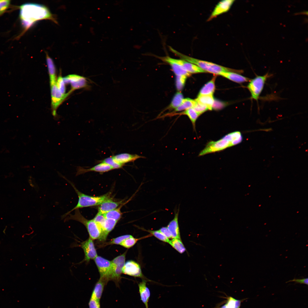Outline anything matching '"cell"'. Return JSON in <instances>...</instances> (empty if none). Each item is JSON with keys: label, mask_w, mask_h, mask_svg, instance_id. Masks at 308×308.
Instances as JSON below:
<instances>
[{"label": "cell", "mask_w": 308, "mask_h": 308, "mask_svg": "<svg viewBox=\"0 0 308 308\" xmlns=\"http://www.w3.org/2000/svg\"><path fill=\"white\" fill-rule=\"evenodd\" d=\"M19 17L21 24L25 30L37 21L43 19L57 22L48 8L44 5L33 3H27L20 7Z\"/></svg>", "instance_id": "1"}, {"label": "cell", "mask_w": 308, "mask_h": 308, "mask_svg": "<svg viewBox=\"0 0 308 308\" xmlns=\"http://www.w3.org/2000/svg\"><path fill=\"white\" fill-rule=\"evenodd\" d=\"M170 50L181 59L194 64L205 71L216 75H219L223 72H240L242 70H237L228 68L212 62L200 60L185 55L177 51L171 46Z\"/></svg>", "instance_id": "2"}, {"label": "cell", "mask_w": 308, "mask_h": 308, "mask_svg": "<svg viewBox=\"0 0 308 308\" xmlns=\"http://www.w3.org/2000/svg\"><path fill=\"white\" fill-rule=\"evenodd\" d=\"M61 176L66 180L74 188L78 195V199L77 204L71 210L63 215L61 217L63 219L66 215L74 210L84 207L100 205L103 202L110 198L109 194H106L99 196H92L84 194L79 191L74 185L66 177L61 175Z\"/></svg>", "instance_id": "3"}, {"label": "cell", "mask_w": 308, "mask_h": 308, "mask_svg": "<svg viewBox=\"0 0 308 308\" xmlns=\"http://www.w3.org/2000/svg\"><path fill=\"white\" fill-rule=\"evenodd\" d=\"M64 222L72 220L79 222L86 227L90 237L92 240L99 239L101 231L100 228L95 221L92 220H88L81 214L79 209L75 210L74 214L69 213L64 219Z\"/></svg>", "instance_id": "4"}, {"label": "cell", "mask_w": 308, "mask_h": 308, "mask_svg": "<svg viewBox=\"0 0 308 308\" xmlns=\"http://www.w3.org/2000/svg\"><path fill=\"white\" fill-rule=\"evenodd\" d=\"M271 76V75L267 73L262 76L256 75L250 80L247 88L250 93L252 99L258 102L267 79Z\"/></svg>", "instance_id": "5"}, {"label": "cell", "mask_w": 308, "mask_h": 308, "mask_svg": "<svg viewBox=\"0 0 308 308\" xmlns=\"http://www.w3.org/2000/svg\"><path fill=\"white\" fill-rule=\"evenodd\" d=\"M51 97L52 114L55 119H58L56 112L58 107L69 95V93L62 94L58 89L56 80L50 82Z\"/></svg>", "instance_id": "6"}, {"label": "cell", "mask_w": 308, "mask_h": 308, "mask_svg": "<svg viewBox=\"0 0 308 308\" xmlns=\"http://www.w3.org/2000/svg\"><path fill=\"white\" fill-rule=\"evenodd\" d=\"M127 251L118 256L111 261L112 269L110 280L114 281L116 284H118L121 279V275L125 263Z\"/></svg>", "instance_id": "7"}, {"label": "cell", "mask_w": 308, "mask_h": 308, "mask_svg": "<svg viewBox=\"0 0 308 308\" xmlns=\"http://www.w3.org/2000/svg\"><path fill=\"white\" fill-rule=\"evenodd\" d=\"M232 146L230 142L224 137L216 141L209 142L205 147L200 153L199 156L222 151Z\"/></svg>", "instance_id": "8"}, {"label": "cell", "mask_w": 308, "mask_h": 308, "mask_svg": "<svg viewBox=\"0 0 308 308\" xmlns=\"http://www.w3.org/2000/svg\"><path fill=\"white\" fill-rule=\"evenodd\" d=\"M64 81L66 84L71 85V91L75 90L85 88L89 89L91 87L89 84L88 80L83 76L76 74H71L63 78Z\"/></svg>", "instance_id": "9"}, {"label": "cell", "mask_w": 308, "mask_h": 308, "mask_svg": "<svg viewBox=\"0 0 308 308\" xmlns=\"http://www.w3.org/2000/svg\"><path fill=\"white\" fill-rule=\"evenodd\" d=\"M94 260L98 268L100 277L105 279L108 281L110 280L112 269L111 261L98 256Z\"/></svg>", "instance_id": "10"}, {"label": "cell", "mask_w": 308, "mask_h": 308, "mask_svg": "<svg viewBox=\"0 0 308 308\" xmlns=\"http://www.w3.org/2000/svg\"><path fill=\"white\" fill-rule=\"evenodd\" d=\"M79 246L83 249L84 254V259L82 262L85 261L88 263L98 256L93 240L90 237L81 243Z\"/></svg>", "instance_id": "11"}, {"label": "cell", "mask_w": 308, "mask_h": 308, "mask_svg": "<svg viewBox=\"0 0 308 308\" xmlns=\"http://www.w3.org/2000/svg\"><path fill=\"white\" fill-rule=\"evenodd\" d=\"M122 273L145 279L139 265L133 260H128L125 262L123 268Z\"/></svg>", "instance_id": "12"}, {"label": "cell", "mask_w": 308, "mask_h": 308, "mask_svg": "<svg viewBox=\"0 0 308 308\" xmlns=\"http://www.w3.org/2000/svg\"><path fill=\"white\" fill-rule=\"evenodd\" d=\"M235 1L234 0H225L219 2L215 6L207 21H210L218 16L228 12Z\"/></svg>", "instance_id": "13"}, {"label": "cell", "mask_w": 308, "mask_h": 308, "mask_svg": "<svg viewBox=\"0 0 308 308\" xmlns=\"http://www.w3.org/2000/svg\"><path fill=\"white\" fill-rule=\"evenodd\" d=\"M157 57L162 61L169 64L176 76H185L188 77L191 75V74L187 72L181 65L175 61L174 58L167 56H157Z\"/></svg>", "instance_id": "14"}, {"label": "cell", "mask_w": 308, "mask_h": 308, "mask_svg": "<svg viewBox=\"0 0 308 308\" xmlns=\"http://www.w3.org/2000/svg\"><path fill=\"white\" fill-rule=\"evenodd\" d=\"M113 169L108 164L101 162L92 167L89 168H85L80 166H78L76 168V176L85 173H86L94 171L100 173L108 172Z\"/></svg>", "instance_id": "15"}, {"label": "cell", "mask_w": 308, "mask_h": 308, "mask_svg": "<svg viewBox=\"0 0 308 308\" xmlns=\"http://www.w3.org/2000/svg\"><path fill=\"white\" fill-rule=\"evenodd\" d=\"M179 211L178 209L177 211L175 212L173 219L169 222L167 227L172 238L181 240L178 220Z\"/></svg>", "instance_id": "16"}, {"label": "cell", "mask_w": 308, "mask_h": 308, "mask_svg": "<svg viewBox=\"0 0 308 308\" xmlns=\"http://www.w3.org/2000/svg\"><path fill=\"white\" fill-rule=\"evenodd\" d=\"M147 281L143 279L142 281L138 283L139 292L140 299L144 304L146 308H149L148 302L150 297V291L146 285Z\"/></svg>", "instance_id": "17"}, {"label": "cell", "mask_w": 308, "mask_h": 308, "mask_svg": "<svg viewBox=\"0 0 308 308\" xmlns=\"http://www.w3.org/2000/svg\"><path fill=\"white\" fill-rule=\"evenodd\" d=\"M112 157L116 162L123 165L129 162H133L138 159L145 158L143 156L137 154H132L127 153L119 154Z\"/></svg>", "instance_id": "18"}, {"label": "cell", "mask_w": 308, "mask_h": 308, "mask_svg": "<svg viewBox=\"0 0 308 308\" xmlns=\"http://www.w3.org/2000/svg\"><path fill=\"white\" fill-rule=\"evenodd\" d=\"M122 202H116L110 198L108 199L99 205L98 207V212L104 214L117 208L122 203Z\"/></svg>", "instance_id": "19"}, {"label": "cell", "mask_w": 308, "mask_h": 308, "mask_svg": "<svg viewBox=\"0 0 308 308\" xmlns=\"http://www.w3.org/2000/svg\"><path fill=\"white\" fill-rule=\"evenodd\" d=\"M175 61L181 65L188 73H193L206 72L196 65L182 59L174 58Z\"/></svg>", "instance_id": "20"}, {"label": "cell", "mask_w": 308, "mask_h": 308, "mask_svg": "<svg viewBox=\"0 0 308 308\" xmlns=\"http://www.w3.org/2000/svg\"><path fill=\"white\" fill-rule=\"evenodd\" d=\"M117 222L114 220L106 219L98 240L101 241H105L108 234L114 228Z\"/></svg>", "instance_id": "21"}, {"label": "cell", "mask_w": 308, "mask_h": 308, "mask_svg": "<svg viewBox=\"0 0 308 308\" xmlns=\"http://www.w3.org/2000/svg\"><path fill=\"white\" fill-rule=\"evenodd\" d=\"M108 282L105 279L100 277L94 286L91 296L100 301L105 286Z\"/></svg>", "instance_id": "22"}, {"label": "cell", "mask_w": 308, "mask_h": 308, "mask_svg": "<svg viewBox=\"0 0 308 308\" xmlns=\"http://www.w3.org/2000/svg\"><path fill=\"white\" fill-rule=\"evenodd\" d=\"M219 75L238 83L249 81L250 80L249 78L233 72H223L220 73Z\"/></svg>", "instance_id": "23"}, {"label": "cell", "mask_w": 308, "mask_h": 308, "mask_svg": "<svg viewBox=\"0 0 308 308\" xmlns=\"http://www.w3.org/2000/svg\"><path fill=\"white\" fill-rule=\"evenodd\" d=\"M216 77V76H214L204 85L200 91L198 96L213 95L215 90V82Z\"/></svg>", "instance_id": "24"}, {"label": "cell", "mask_w": 308, "mask_h": 308, "mask_svg": "<svg viewBox=\"0 0 308 308\" xmlns=\"http://www.w3.org/2000/svg\"><path fill=\"white\" fill-rule=\"evenodd\" d=\"M195 100L196 102L206 106L209 110H212L214 102L213 95L198 96Z\"/></svg>", "instance_id": "25"}, {"label": "cell", "mask_w": 308, "mask_h": 308, "mask_svg": "<svg viewBox=\"0 0 308 308\" xmlns=\"http://www.w3.org/2000/svg\"><path fill=\"white\" fill-rule=\"evenodd\" d=\"M224 137L230 142L232 146L240 143L243 139L242 134L239 131L230 133Z\"/></svg>", "instance_id": "26"}, {"label": "cell", "mask_w": 308, "mask_h": 308, "mask_svg": "<svg viewBox=\"0 0 308 308\" xmlns=\"http://www.w3.org/2000/svg\"><path fill=\"white\" fill-rule=\"evenodd\" d=\"M46 59L48 72L51 81L56 80V70L55 66L52 59L46 52Z\"/></svg>", "instance_id": "27"}, {"label": "cell", "mask_w": 308, "mask_h": 308, "mask_svg": "<svg viewBox=\"0 0 308 308\" xmlns=\"http://www.w3.org/2000/svg\"><path fill=\"white\" fill-rule=\"evenodd\" d=\"M184 98L183 94L180 92L178 91L174 95L171 103L166 110L175 109L181 105Z\"/></svg>", "instance_id": "28"}, {"label": "cell", "mask_w": 308, "mask_h": 308, "mask_svg": "<svg viewBox=\"0 0 308 308\" xmlns=\"http://www.w3.org/2000/svg\"><path fill=\"white\" fill-rule=\"evenodd\" d=\"M176 114L179 115H184L187 116L189 117L192 123L194 130H195L196 122L200 115L193 108H192L188 109L184 111L183 112Z\"/></svg>", "instance_id": "29"}, {"label": "cell", "mask_w": 308, "mask_h": 308, "mask_svg": "<svg viewBox=\"0 0 308 308\" xmlns=\"http://www.w3.org/2000/svg\"><path fill=\"white\" fill-rule=\"evenodd\" d=\"M196 102L195 100L189 98H184L181 105L174 110L175 112L185 111L193 108Z\"/></svg>", "instance_id": "30"}, {"label": "cell", "mask_w": 308, "mask_h": 308, "mask_svg": "<svg viewBox=\"0 0 308 308\" xmlns=\"http://www.w3.org/2000/svg\"><path fill=\"white\" fill-rule=\"evenodd\" d=\"M123 205V204L121 205L119 207L104 214L106 218L112 219L118 221L121 216L122 213L120 209Z\"/></svg>", "instance_id": "31"}, {"label": "cell", "mask_w": 308, "mask_h": 308, "mask_svg": "<svg viewBox=\"0 0 308 308\" xmlns=\"http://www.w3.org/2000/svg\"><path fill=\"white\" fill-rule=\"evenodd\" d=\"M169 243L180 253H183L186 251V248L181 240L177 238H173L172 240L169 241Z\"/></svg>", "instance_id": "32"}, {"label": "cell", "mask_w": 308, "mask_h": 308, "mask_svg": "<svg viewBox=\"0 0 308 308\" xmlns=\"http://www.w3.org/2000/svg\"><path fill=\"white\" fill-rule=\"evenodd\" d=\"M187 77L185 76H176V86L178 91L180 92L183 89Z\"/></svg>", "instance_id": "33"}, {"label": "cell", "mask_w": 308, "mask_h": 308, "mask_svg": "<svg viewBox=\"0 0 308 308\" xmlns=\"http://www.w3.org/2000/svg\"><path fill=\"white\" fill-rule=\"evenodd\" d=\"M101 162L106 163L110 166L113 169H118L121 168L123 165L121 164L116 162L112 156L106 158L101 161Z\"/></svg>", "instance_id": "34"}, {"label": "cell", "mask_w": 308, "mask_h": 308, "mask_svg": "<svg viewBox=\"0 0 308 308\" xmlns=\"http://www.w3.org/2000/svg\"><path fill=\"white\" fill-rule=\"evenodd\" d=\"M139 239V238H134L132 236L123 240L120 245L125 248H129L133 246Z\"/></svg>", "instance_id": "35"}, {"label": "cell", "mask_w": 308, "mask_h": 308, "mask_svg": "<svg viewBox=\"0 0 308 308\" xmlns=\"http://www.w3.org/2000/svg\"><path fill=\"white\" fill-rule=\"evenodd\" d=\"M106 219L104 214L98 212L93 219L100 228L101 232Z\"/></svg>", "instance_id": "36"}, {"label": "cell", "mask_w": 308, "mask_h": 308, "mask_svg": "<svg viewBox=\"0 0 308 308\" xmlns=\"http://www.w3.org/2000/svg\"><path fill=\"white\" fill-rule=\"evenodd\" d=\"M156 238L163 242L169 243L170 240L159 230H146Z\"/></svg>", "instance_id": "37"}, {"label": "cell", "mask_w": 308, "mask_h": 308, "mask_svg": "<svg viewBox=\"0 0 308 308\" xmlns=\"http://www.w3.org/2000/svg\"><path fill=\"white\" fill-rule=\"evenodd\" d=\"M131 236L130 235L128 234L120 236L111 239L110 242L107 243L106 244L107 245L108 244L120 245L123 240L131 237Z\"/></svg>", "instance_id": "38"}, {"label": "cell", "mask_w": 308, "mask_h": 308, "mask_svg": "<svg viewBox=\"0 0 308 308\" xmlns=\"http://www.w3.org/2000/svg\"><path fill=\"white\" fill-rule=\"evenodd\" d=\"M56 84L59 90L62 94H65L69 93H66L65 84L63 78L61 76H60L58 78L56 81Z\"/></svg>", "instance_id": "39"}, {"label": "cell", "mask_w": 308, "mask_h": 308, "mask_svg": "<svg viewBox=\"0 0 308 308\" xmlns=\"http://www.w3.org/2000/svg\"><path fill=\"white\" fill-rule=\"evenodd\" d=\"M193 108L200 116L204 112L209 110L208 108L206 106L197 102L196 103Z\"/></svg>", "instance_id": "40"}, {"label": "cell", "mask_w": 308, "mask_h": 308, "mask_svg": "<svg viewBox=\"0 0 308 308\" xmlns=\"http://www.w3.org/2000/svg\"><path fill=\"white\" fill-rule=\"evenodd\" d=\"M10 0H0V16L2 15L9 7Z\"/></svg>", "instance_id": "41"}, {"label": "cell", "mask_w": 308, "mask_h": 308, "mask_svg": "<svg viewBox=\"0 0 308 308\" xmlns=\"http://www.w3.org/2000/svg\"><path fill=\"white\" fill-rule=\"evenodd\" d=\"M88 305L89 308H100V301L91 296Z\"/></svg>", "instance_id": "42"}, {"label": "cell", "mask_w": 308, "mask_h": 308, "mask_svg": "<svg viewBox=\"0 0 308 308\" xmlns=\"http://www.w3.org/2000/svg\"><path fill=\"white\" fill-rule=\"evenodd\" d=\"M290 282H294L296 283L303 284L307 285L308 284V278H303L301 279H298L294 278L293 279L290 280L286 282V283Z\"/></svg>", "instance_id": "43"}, {"label": "cell", "mask_w": 308, "mask_h": 308, "mask_svg": "<svg viewBox=\"0 0 308 308\" xmlns=\"http://www.w3.org/2000/svg\"><path fill=\"white\" fill-rule=\"evenodd\" d=\"M227 302L221 308H237L235 303L231 300L228 299Z\"/></svg>", "instance_id": "44"}, {"label": "cell", "mask_w": 308, "mask_h": 308, "mask_svg": "<svg viewBox=\"0 0 308 308\" xmlns=\"http://www.w3.org/2000/svg\"><path fill=\"white\" fill-rule=\"evenodd\" d=\"M159 230L168 238H172L171 235L167 227H162Z\"/></svg>", "instance_id": "45"}, {"label": "cell", "mask_w": 308, "mask_h": 308, "mask_svg": "<svg viewBox=\"0 0 308 308\" xmlns=\"http://www.w3.org/2000/svg\"><path fill=\"white\" fill-rule=\"evenodd\" d=\"M298 14H307V11H302L301 12H299V13H296V15H297Z\"/></svg>", "instance_id": "46"}]
</instances>
